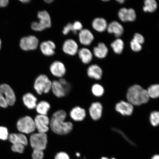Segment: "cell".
Instances as JSON below:
<instances>
[{
  "mask_svg": "<svg viewBox=\"0 0 159 159\" xmlns=\"http://www.w3.org/2000/svg\"><path fill=\"white\" fill-rule=\"evenodd\" d=\"M65 89L66 94H67L71 90V85L64 79L61 78L59 80Z\"/></svg>",
  "mask_w": 159,
  "mask_h": 159,
  "instance_id": "cell-36",
  "label": "cell"
},
{
  "mask_svg": "<svg viewBox=\"0 0 159 159\" xmlns=\"http://www.w3.org/2000/svg\"><path fill=\"white\" fill-rule=\"evenodd\" d=\"M150 121L153 126H158L159 123V113L157 111H154L151 113Z\"/></svg>",
  "mask_w": 159,
  "mask_h": 159,
  "instance_id": "cell-31",
  "label": "cell"
},
{
  "mask_svg": "<svg viewBox=\"0 0 159 159\" xmlns=\"http://www.w3.org/2000/svg\"><path fill=\"white\" fill-rule=\"evenodd\" d=\"M93 53L97 58L103 59L107 57L108 50L106 45L103 43H98V45L94 48Z\"/></svg>",
  "mask_w": 159,
  "mask_h": 159,
  "instance_id": "cell-21",
  "label": "cell"
},
{
  "mask_svg": "<svg viewBox=\"0 0 159 159\" xmlns=\"http://www.w3.org/2000/svg\"><path fill=\"white\" fill-rule=\"evenodd\" d=\"M118 16L119 19L124 22L134 21L136 18V11L132 8H121L118 12Z\"/></svg>",
  "mask_w": 159,
  "mask_h": 159,
  "instance_id": "cell-10",
  "label": "cell"
},
{
  "mask_svg": "<svg viewBox=\"0 0 159 159\" xmlns=\"http://www.w3.org/2000/svg\"><path fill=\"white\" fill-rule=\"evenodd\" d=\"M51 89L53 94L58 98H61L67 95L65 89L59 81L54 80L52 82Z\"/></svg>",
  "mask_w": 159,
  "mask_h": 159,
  "instance_id": "cell-25",
  "label": "cell"
},
{
  "mask_svg": "<svg viewBox=\"0 0 159 159\" xmlns=\"http://www.w3.org/2000/svg\"><path fill=\"white\" fill-rule=\"evenodd\" d=\"M39 47L43 55L49 57L55 54L56 46L53 41L49 40L43 42L40 45Z\"/></svg>",
  "mask_w": 159,
  "mask_h": 159,
  "instance_id": "cell-13",
  "label": "cell"
},
{
  "mask_svg": "<svg viewBox=\"0 0 159 159\" xmlns=\"http://www.w3.org/2000/svg\"><path fill=\"white\" fill-rule=\"evenodd\" d=\"M50 70L54 76L62 78L66 72V69L64 64L61 61H55L50 66Z\"/></svg>",
  "mask_w": 159,
  "mask_h": 159,
  "instance_id": "cell-11",
  "label": "cell"
},
{
  "mask_svg": "<svg viewBox=\"0 0 159 159\" xmlns=\"http://www.w3.org/2000/svg\"><path fill=\"white\" fill-rule=\"evenodd\" d=\"M76 155L77 157H80V154L79 153H77Z\"/></svg>",
  "mask_w": 159,
  "mask_h": 159,
  "instance_id": "cell-47",
  "label": "cell"
},
{
  "mask_svg": "<svg viewBox=\"0 0 159 159\" xmlns=\"http://www.w3.org/2000/svg\"><path fill=\"white\" fill-rule=\"evenodd\" d=\"M92 93L95 96L100 97L104 94V89L102 85L96 84L93 85L92 87Z\"/></svg>",
  "mask_w": 159,
  "mask_h": 159,
  "instance_id": "cell-30",
  "label": "cell"
},
{
  "mask_svg": "<svg viewBox=\"0 0 159 159\" xmlns=\"http://www.w3.org/2000/svg\"><path fill=\"white\" fill-rule=\"evenodd\" d=\"M152 159H159V156L158 155H155Z\"/></svg>",
  "mask_w": 159,
  "mask_h": 159,
  "instance_id": "cell-44",
  "label": "cell"
},
{
  "mask_svg": "<svg viewBox=\"0 0 159 159\" xmlns=\"http://www.w3.org/2000/svg\"><path fill=\"white\" fill-rule=\"evenodd\" d=\"M8 130L5 127H0V139L3 140H7L9 137Z\"/></svg>",
  "mask_w": 159,
  "mask_h": 159,
  "instance_id": "cell-33",
  "label": "cell"
},
{
  "mask_svg": "<svg viewBox=\"0 0 159 159\" xmlns=\"http://www.w3.org/2000/svg\"><path fill=\"white\" fill-rule=\"evenodd\" d=\"M147 90L149 97L152 98H156L159 97V85L158 84L151 85Z\"/></svg>",
  "mask_w": 159,
  "mask_h": 159,
  "instance_id": "cell-29",
  "label": "cell"
},
{
  "mask_svg": "<svg viewBox=\"0 0 159 159\" xmlns=\"http://www.w3.org/2000/svg\"><path fill=\"white\" fill-rule=\"evenodd\" d=\"M71 119L75 121H82L86 116V112L84 109L76 107L71 110L70 114Z\"/></svg>",
  "mask_w": 159,
  "mask_h": 159,
  "instance_id": "cell-22",
  "label": "cell"
},
{
  "mask_svg": "<svg viewBox=\"0 0 159 159\" xmlns=\"http://www.w3.org/2000/svg\"><path fill=\"white\" fill-rule=\"evenodd\" d=\"M108 25L107 21L103 18H96L93 20L92 23L93 28L99 32H103L106 30Z\"/></svg>",
  "mask_w": 159,
  "mask_h": 159,
  "instance_id": "cell-23",
  "label": "cell"
},
{
  "mask_svg": "<svg viewBox=\"0 0 159 159\" xmlns=\"http://www.w3.org/2000/svg\"><path fill=\"white\" fill-rule=\"evenodd\" d=\"M134 39L135 41L137 42L142 45L144 43L145 39L143 36L139 33H135L134 36Z\"/></svg>",
  "mask_w": 159,
  "mask_h": 159,
  "instance_id": "cell-38",
  "label": "cell"
},
{
  "mask_svg": "<svg viewBox=\"0 0 159 159\" xmlns=\"http://www.w3.org/2000/svg\"><path fill=\"white\" fill-rule=\"evenodd\" d=\"M9 3V0H0V8L7 7L8 6Z\"/></svg>",
  "mask_w": 159,
  "mask_h": 159,
  "instance_id": "cell-42",
  "label": "cell"
},
{
  "mask_svg": "<svg viewBox=\"0 0 159 159\" xmlns=\"http://www.w3.org/2000/svg\"><path fill=\"white\" fill-rule=\"evenodd\" d=\"M79 38L81 44L85 46L90 45L94 39L93 33L87 29H83L80 31Z\"/></svg>",
  "mask_w": 159,
  "mask_h": 159,
  "instance_id": "cell-15",
  "label": "cell"
},
{
  "mask_svg": "<svg viewBox=\"0 0 159 159\" xmlns=\"http://www.w3.org/2000/svg\"><path fill=\"white\" fill-rule=\"evenodd\" d=\"M8 139L10 142L13 144H21L25 146L28 144V140L27 137L21 133L10 134Z\"/></svg>",
  "mask_w": 159,
  "mask_h": 159,
  "instance_id": "cell-17",
  "label": "cell"
},
{
  "mask_svg": "<svg viewBox=\"0 0 159 159\" xmlns=\"http://www.w3.org/2000/svg\"><path fill=\"white\" fill-rule=\"evenodd\" d=\"M17 128L21 134H31L35 130L34 120L28 116L23 117L17 121Z\"/></svg>",
  "mask_w": 159,
  "mask_h": 159,
  "instance_id": "cell-7",
  "label": "cell"
},
{
  "mask_svg": "<svg viewBox=\"0 0 159 159\" xmlns=\"http://www.w3.org/2000/svg\"><path fill=\"white\" fill-rule=\"evenodd\" d=\"M112 159H115V158H112Z\"/></svg>",
  "mask_w": 159,
  "mask_h": 159,
  "instance_id": "cell-51",
  "label": "cell"
},
{
  "mask_svg": "<svg viewBox=\"0 0 159 159\" xmlns=\"http://www.w3.org/2000/svg\"><path fill=\"white\" fill-rule=\"evenodd\" d=\"M102 106L100 103H93L89 109V114L93 120H97L102 116Z\"/></svg>",
  "mask_w": 159,
  "mask_h": 159,
  "instance_id": "cell-18",
  "label": "cell"
},
{
  "mask_svg": "<svg viewBox=\"0 0 159 159\" xmlns=\"http://www.w3.org/2000/svg\"><path fill=\"white\" fill-rule=\"evenodd\" d=\"M37 17L39 21L33 22L31 24V29L33 30L41 31L51 27V20L48 12L45 10L39 11L38 13Z\"/></svg>",
  "mask_w": 159,
  "mask_h": 159,
  "instance_id": "cell-4",
  "label": "cell"
},
{
  "mask_svg": "<svg viewBox=\"0 0 159 159\" xmlns=\"http://www.w3.org/2000/svg\"><path fill=\"white\" fill-rule=\"evenodd\" d=\"M117 1L121 4L123 3H124L125 2L124 0H118V1Z\"/></svg>",
  "mask_w": 159,
  "mask_h": 159,
  "instance_id": "cell-46",
  "label": "cell"
},
{
  "mask_svg": "<svg viewBox=\"0 0 159 159\" xmlns=\"http://www.w3.org/2000/svg\"><path fill=\"white\" fill-rule=\"evenodd\" d=\"M78 45L73 39H69L65 41L62 46V49L64 53L67 55L74 56L78 53Z\"/></svg>",
  "mask_w": 159,
  "mask_h": 159,
  "instance_id": "cell-12",
  "label": "cell"
},
{
  "mask_svg": "<svg viewBox=\"0 0 159 159\" xmlns=\"http://www.w3.org/2000/svg\"><path fill=\"white\" fill-rule=\"evenodd\" d=\"M102 69L97 65H91L87 69V75L91 78L100 80L102 77Z\"/></svg>",
  "mask_w": 159,
  "mask_h": 159,
  "instance_id": "cell-19",
  "label": "cell"
},
{
  "mask_svg": "<svg viewBox=\"0 0 159 159\" xmlns=\"http://www.w3.org/2000/svg\"><path fill=\"white\" fill-rule=\"evenodd\" d=\"M51 105L46 101H41L37 104L35 107L37 112L39 115H47L50 109Z\"/></svg>",
  "mask_w": 159,
  "mask_h": 159,
  "instance_id": "cell-26",
  "label": "cell"
},
{
  "mask_svg": "<svg viewBox=\"0 0 159 159\" xmlns=\"http://www.w3.org/2000/svg\"><path fill=\"white\" fill-rule=\"evenodd\" d=\"M115 53L120 54L122 52L124 48V43L122 39H117L113 42L111 45Z\"/></svg>",
  "mask_w": 159,
  "mask_h": 159,
  "instance_id": "cell-27",
  "label": "cell"
},
{
  "mask_svg": "<svg viewBox=\"0 0 159 159\" xmlns=\"http://www.w3.org/2000/svg\"><path fill=\"white\" fill-rule=\"evenodd\" d=\"M11 149L13 152L23 153L25 149L24 145L21 144H13Z\"/></svg>",
  "mask_w": 159,
  "mask_h": 159,
  "instance_id": "cell-35",
  "label": "cell"
},
{
  "mask_svg": "<svg viewBox=\"0 0 159 159\" xmlns=\"http://www.w3.org/2000/svg\"><path fill=\"white\" fill-rule=\"evenodd\" d=\"M48 136L46 134L35 133L31 135L30 143L34 150L43 151L47 148Z\"/></svg>",
  "mask_w": 159,
  "mask_h": 159,
  "instance_id": "cell-6",
  "label": "cell"
},
{
  "mask_svg": "<svg viewBox=\"0 0 159 159\" xmlns=\"http://www.w3.org/2000/svg\"><path fill=\"white\" fill-rule=\"evenodd\" d=\"M23 101L25 106L30 109L35 108L37 104V99L31 93H27L23 95Z\"/></svg>",
  "mask_w": 159,
  "mask_h": 159,
  "instance_id": "cell-20",
  "label": "cell"
},
{
  "mask_svg": "<svg viewBox=\"0 0 159 159\" xmlns=\"http://www.w3.org/2000/svg\"><path fill=\"white\" fill-rule=\"evenodd\" d=\"M127 98L133 105H140L148 102L150 97L146 89L140 85H134L129 89Z\"/></svg>",
  "mask_w": 159,
  "mask_h": 159,
  "instance_id": "cell-2",
  "label": "cell"
},
{
  "mask_svg": "<svg viewBox=\"0 0 159 159\" xmlns=\"http://www.w3.org/2000/svg\"><path fill=\"white\" fill-rule=\"evenodd\" d=\"M39 43V40L36 37L30 35L22 38L20 41L19 45L23 51H33L37 48Z\"/></svg>",
  "mask_w": 159,
  "mask_h": 159,
  "instance_id": "cell-8",
  "label": "cell"
},
{
  "mask_svg": "<svg viewBox=\"0 0 159 159\" xmlns=\"http://www.w3.org/2000/svg\"><path fill=\"white\" fill-rule=\"evenodd\" d=\"M22 3H26L30 2V1L29 0H22V1H20Z\"/></svg>",
  "mask_w": 159,
  "mask_h": 159,
  "instance_id": "cell-43",
  "label": "cell"
},
{
  "mask_svg": "<svg viewBox=\"0 0 159 159\" xmlns=\"http://www.w3.org/2000/svg\"><path fill=\"white\" fill-rule=\"evenodd\" d=\"M2 48V45H0V51L1 50Z\"/></svg>",
  "mask_w": 159,
  "mask_h": 159,
  "instance_id": "cell-50",
  "label": "cell"
},
{
  "mask_svg": "<svg viewBox=\"0 0 159 159\" xmlns=\"http://www.w3.org/2000/svg\"><path fill=\"white\" fill-rule=\"evenodd\" d=\"M78 53L79 58L84 64H89L92 61L93 55L89 49L83 48L79 50Z\"/></svg>",
  "mask_w": 159,
  "mask_h": 159,
  "instance_id": "cell-24",
  "label": "cell"
},
{
  "mask_svg": "<svg viewBox=\"0 0 159 159\" xmlns=\"http://www.w3.org/2000/svg\"><path fill=\"white\" fill-rule=\"evenodd\" d=\"M73 26L75 31L77 33V31H80L83 29V25L80 22L77 21L73 24Z\"/></svg>",
  "mask_w": 159,
  "mask_h": 159,
  "instance_id": "cell-39",
  "label": "cell"
},
{
  "mask_svg": "<svg viewBox=\"0 0 159 159\" xmlns=\"http://www.w3.org/2000/svg\"><path fill=\"white\" fill-rule=\"evenodd\" d=\"M34 120L35 129L39 133L46 134L49 130L50 120L47 115H37Z\"/></svg>",
  "mask_w": 159,
  "mask_h": 159,
  "instance_id": "cell-9",
  "label": "cell"
},
{
  "mask_svg": "<svg viewBox=\"0 0 159 159\" xmlns=\"http://www.w3.org/2000/svg\"><path fill=\"white\" fill-rule=\"evenodd\" d=\"M53 1L52 0H46V1H45V2L48 3H51Z\"/></svg>",
  "mask_w": 159,
  "mask_h": 159,
  "instance_id": "cell-45",
  "label": "cell"
},
{
  "mask_svg": "<svg viewBox=\"0 0 159 159\" xmlns=\"http://www.w3.org/2000/svg\"><path fill=\"white\" fill-rule=\"evenodd\" d=\"M16 97L14 92L9 85H0V107L6 108L15 104Z\"/></svg>",
  "mask_w": 159,
  "mask_h": 159,
  "instance_id": "cell-3",
  "label": "cell"
},
{
  "mask_svg": "<svg viewBox=\"0 0 159 159\" xmlns=\"http://www.w3.org/2000/svg\"><path fill=\"white\" fill-rule=\"evenodd\" d=\"M144 4L143 10L145 12H154L158 7L157 3L155 0H146L144 2Z\"/></svg>",
  "mask_w": 159,
  "mask_h": 159,
  "instance_id": "cell-28",
  "label": "cell"
},
{
  "mask_svg": "<svg viewBox=\"0 0 159 159\" xmlns=\"http://www.w3.org/2000/svg\"><path fill=\"white\" fill-rule=\"evenodd\" d=\"M107 30L109 33L114 34L116 37L122 36L124 32L123 26L118 22L113 21L109 24L107 28Z\"/></svg>",
  "mask_w": 159,
  "mask_h": 159,
  "instance_id": "cell-16",
  "label": "cell"
},
{
  "mask_svg": "<svg viewBox=\"0 0 159 159\" xmlns=\"http://www.w3.org/2000/svg\"><path fill=\"white\" fill-rule=\"evenodd\" d=\"M113 130L115 131V132H118L119 133V134H120V135H122L123 138H124L125 140L128 141V142H129V143H130V144H132L133 145H134V143L132 142V141H131L130 139H129L128 137L127 136H126V135H125L124 133L122 132L120 130H119V129H113Z\"/></svg>",
  "mask_w": 159,
  "mask_h": 159,
  "instance_id": "cell-41",
  "label": "cell"
},
{
  "mask_svg": "<svg viewBox=\"0 0 159 159\" xmlns=\"http://www.w3.org/2000/svg\"><path fill=\"white\" fill-rule=\"evenodd\" d=\"M101 159H109L106 157H102Z\"/></svg>",
  "mask_w": 159,
  "mask_h": 159,
  "instance_id": "cell-49",
  "label": "cell"
},
{
  "mask_svg": "<svg viewBox=\"0 0 159 159\" xmlns=\"http://www.w3.org/2000/svg\"><path fill=\"white\" fill-rule=\"evenodd\" d=\"M52 83L46 75H41L36 79L34 87L39 94L41 95L43 93L47 94L51 89Z\"/></svg>",
  "mask_w": 159,
  "mask_h": 159,
  "instance_id": "cell-5",
  "label": "cell"
},
{
  "mask_svg": "<svg viewBox=\"0 0 159 159\" xmlns=\"http://www.w3.org/2000/svg\"><path fill=\"white\" fill-rule=\"evenodd\" d=\"M130 45L131 49L135 52H138L142 50V45L135 41L134 39L131 41Z\"/></svg>",
  "mask_w": 159,
  "mask_h": 159,
  "instance_id": "cell-32",
  "label": "cell"
},
{
  "mask_svg": "<svg viewBox=\"0 0 159 159\" xmlns=\"http://www.w3.org/2000/svg\"><path fill=\"white\" fill-rule=\"evenodd\" d=\"M67 114L63 110H59L53 114L50 120L51 129L53 132L57 134H67L72 130V123L65 122Z\"/></svg>",
  "mask_w": 159,
  "mask_h": 159,
  "instance_id": "cell-1",
  "label": "cell"
},
{
  "mask_svg": "<svg viewBox=\"0 0 159 159\" xmlns=\"http://www.w3.org/2000/svg\"><path fill=\"white\" fill-rule=\"evenodd\" d=\"M115 109L117 112L123 115L130 116L132 114L134 106L129 102L121 101L116 104Z\"/></svg>",
  "mask_w": 159,
  "mask_h": 159,
  "instance_id": "cell-14",
  "label": "cell"
},
{
  "mask_svg": "<svg viewBox=\"0 0 159 159\" xmlns=\"http://www.w3.org/2000/svg\"><path fill=\"white\" fill-rule=\"evenodd\" d=\"M2 45V41L1 40V39H0V45Z\"/></svg>",
  "mask_w": 159,
  "mask_h": 159,
  "instance_id": "cell-48",
  "label": "cell"
},
{
  "mask_svg": "<svg viewBox=\"0 0 159 159\" xmlns=\"http://www.w3.org/2000/svg\"><path fill=\"white\" fill-rule=\"evenodd\" d=\"M55 159H70V157L66 153L61 152L56 155Z\"/></svg>",
  "mask_w": 159,
  "mask_h": 159,
  "instance_id": "cell-40",
  "label": "cell"
},
{
  "mask_svg": "<svg viewBox=\"0 0 159 159\" xmlns=\"http://www.w3.org/2000/svg\"><path fill=\"white\" fill-rule=\"evenodd\" d=\"M72 32V33L74 34H76L77 33L75 31L73 26V24L71 23H69L67 24L63 28L62 33L63 34L66 35L68 34L70 32Z\"/></svg>",
  "mask_w": 159,
  "mask_h": 159,
  "instance_id": "cell-34",
  "label": "cell"
},
{
  "mask_svg": "<svg viewBox=\"0 0 159 159\" xmlns=\"http://www.w3.org/2000/svg\"><path fill=\"white\" fill-rule=\"evenodd\" d=\"M44 156L43 151L34 150L32 154L33 159H43Z\"/></svg>",
  "mask_w": 159,
  "mask_h": 159,
  "instance_id": "cell-37",
  "label": "cell"
}]
</instances>
